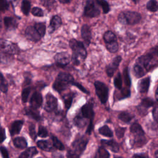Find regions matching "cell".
<instances>
[{"label":"cell","mask_w":158,"mask_h":158,"mask_svg":"<svg viewBox=\"0 0 158 158\" xmlns=\"http://www.w3.org/2000/svg\"><path fill=\"white\" fill-rule=\"evenodd\" d=\"M127 25H135L139 22L141 19V15L139 13L135 11H125L123 12Z\"/></svg>","instance_id":"cell-10"},{"label":"cell","mask_w":158,"mask_h":158,"mask_svg":"<svg viewBox=\"0 0 158 158\" xmlns=\"http://www.w3.org/2000/svg\"><path fill=\"white\" fill-rule=\"evenodd\" d=\"M31 14L36 17H43L44 15L43 10L38 7H35L31 10Z\"/></svg>","instance_id":"cell-46"},{"label":"cell","mask_w":158,"mask_h":158,"mask_svg":"<svg viewBox=\"0 0 158 158\" xmlns=\"http://www.w3.org/2000/svg\"><path fill=\"white\" fill-rule=\"evenodd\" d=\"M103 39L106 43H111L116 41V35L111 31H107L103 35Z\"/></svg>","instance_id":"cell-31"},{"label":"cell","mask_w":158,"mask_h":158,"mask_svg":"<svg viewBox=\"0 0 158 158\" xmlns=\"http://www.w3.org/2000/svg\"><path fill=\"white\" fill-rule=\"evenodd\" d=\"M57 107V99L51 93H48L46 95V102L44 106V110L48 112L54 111Z\"/></svg>","instance_id":"cell-9"},{"label":"cell","mask_w":158,"mask_h":158,"mask_svg":"<svg viewBox=\"0 0 158 158\" xmlns=\"http://www.w3.org/2000/svg\"><path fill=\"white\" fill-rule=\"evenodd\" d=\"M115 87L118 89H121L122 88V78L120 73H118L114 80Z\"/></svg>","instance_id":"cell-41"},{"label":"cell","mask_w":158,"mask_h":158,"mask_svg":"<svg viewBox=\"0 0 158 158\" xmlns=\"http://www.w3.org/2000/svg\"><path fill=\"white\" fill-rule=\"evenodd\" d=\"M67 158H79V155L75 153L74 151L70 150L67 152Z\"/></svg>","instance_id":"cell-53"},{"label":"cell","mask_w":158,"mask_h":158,"mask_svg":"<svg viewBox=\"0 0 158 158\" xmlns=\"http://www.w3.org/2000/svg\"><path fill=\"white\" fill-rule=\"evenodd\" d=\"M74 81V78L70 74L61 72L56 78L52 87L58 93H61L67 89L70 85H73Z\"/></svg>","instance_id":"cell-2"},{"label":"cell","mask_w":158,"mask_h":158,"mask_svg":"<svg viewBox=\"0 0 158 158\" xmlns=\"http://www.w3.org/2000/svg\"><path fill=\"white\" fill-rule=\"evenodd\" d=\"M9 8V4L6 1L0 0V11H4Z\"/></svg>","instance_id":"cell-50"},{"label":"cell","mask_w":158,"mask_h":158,"mask_svg":"<svg viewBox=\"0 0 158 158\" xmlns=\"http://www.w3.org/2000/svg\"><path fill=\"white\" fill-rule=\"evenodd\" d=\"M96 93L102 104H105L109 97V88L107 85L99 81H96L94 83Z\"/></svg>","instance_id":"cell-4"},{"label":"cell","mask_w":158,"mask_h":158,"mask_svg":"<svg viewBox=\"0 0 158 158\" xmlns=\"http://www.w3.org/2000/svg\"><path fill=\"white\" fill-rule=\"evenodd\" d=\"M59 1L62 4H67V3L70 2V0H59Z\"/></svg>","instance_id":"cell-58"},{"label":"cell","mask_w":158,"mask_h":158,"mask_svg":"<svg viewBox=\"0 0 158 158\" xmlns=\"http://www.w3.org/2000/svg\"><path fill=\"white\" fill-rule=\"evenodd\" d=\"M118 20L122 25H127V20L123 12H120L118 15Z\"/></svg>","instance_id":"cell-49"},{"label":"cell","mask_w":158,"mask_h":158,"mask_svg":"<svg viewBox=\"0 0 158 158\" xmlns=\"http://www.w3.org/2000/svg\"><path fill=\"white\" fill-rule=\"evenodd\" d=\"M37 146L41 149L46 151H52L54 147L48 140H40L37 142Z\"/></svg>","instance_id":"cell-24"},{"label":"cell","mask_w":158,"mask_h":158,"mask_svg":"<svg viewBox=\"0 0 158 158\" xmlns=\"http://www.w3.org/2000/svg\"><path fill=\"white\" fill-rule=\"evenodd\" d=\"M96 2L102 7L104 14H107V13H108L109 12V10H110L109 4V3L106 1H104V0H97L96 1Z\"/></svg>","instance_id":"cell-38"},{"label":"cell","mask_w":158,"mask_h":158,"mask_svg":"<svg viewBox=\"0 0 158 158\" xmlns=\"http://www.w3.org/2000/svg\"><path fill=\"white\" fill-rule=\"evenodd\" d=\"M31 91V88L30 87L25 88L23 89L22 93V100L23 102H26L28 99V96L30 95Z\"/></svg>","instance_id":"cell-43"},{"label":"cell","mask_w":158,"mask_h":158,"mask_svg":"<svg viewBox=\"0 0 158 158\" xmlns=\"http://www.w3.org/2000/svg\"><path fill=\"white\" fill-rule=\"evenodd\" d=\"M152 116L156 122L157 121V107L155 106L152 110Z\"/></svg>","instance_id":"cell-56"},{"label":"cell","mask_w":158,"mask_h":158,"mask_svg":"<svg viewBox=\"0 0 158 158\" xmlns=\"http://www.w3.org/2000/svg\"><path fill=\"white\" fill-rule=\"evenodd\" d=\"M146 9L151 12H156L158 9L157 1L155 0L149 1L146 4Z\"/></svg>","instance_id":"cell-35"},{"label":"cell","mask_w":158,"mask_h":158,"mask_svg":"<svg viewBox=\"0 0 158 158\" xmlns=\"http://www.w3.org/2000/svg\"><path fill=\"white\" fill-rule=\"evenodd\" d=\"M62 24L61 18L59 15H54L52 17L50 21L49 25V33H52L55 30H57Z\"/></svg>","instance_id":"cell-18"},{"label":"cell","mask_w":158,"mask_h":158,"mask_svg":"<svg viewBox=\"0 0 158 158\" xmlns=\"http://www.w3.org/2000/svg\"><path fill=\"white\" fill-rule=\"evenodd\" d=\"M88 139L85 136H79L72 143V148L74 149V152L77 154L83 153L86 148Z\"/></svg>","instance_id":"cell-8"},{"label":"cell","mask_w":158,"mask_h":158,"mask_svg":"<svg viewBox=\"0 0 158 158\" xmlns=\"http://www.w3.org/2000/svg\"><path fill=\"white\" fill-rule=\"evenodd\" d=\"M29 133L30 135L33 139H36V133L35 131V125L33 123H30L29 125Z\"/></svg>","instance_id":"cell-48"},{"label":"cell","mask_w":158,"mask_h":158,"mask_svg":"<svg viewBox=\"0 0 158 158\" xmlns=\"http://www.w3.org/2000/svg\"><path fill=\"white\" fill-rule=\"evenodd\" d=\"M100 14V10L93 0H88L86 2L83 15L86 17L93 18L99 16Z\"/></svg>","instance_id":"cell-5"},{"label":"cell","mask_w":158,"mask_h":158,"mask_svg":"<svg viewBox=\"0 0 158 158\" xmlns=\"http://www.w3.org/2000/svg\"><path fill=\"white\" fill-rule=\"evenodd\" d=\"M157 91H158V89H157V88H156V93H155V97H156V101H157V99H158V98H157V94H158Z\"/></svg>","instance_id":"cell-59"},{"label":"cell","mask_w":158,"mask_h":158,"mask_svg":"<svg viewBox=\"0 0 158 158\" xmlns=\"http://www.w3.org/2000/svg\"><path fill=\"white\" fill-rule=\"evenodd\" d=\"M4 22L6 28L9 30L15 29L18 25V23L16 21V20L12 17H5L4 19Z\"/></svg>","instance_id":"cell-23"},{"label":"cell","mask_w":158,"mask_h":158,"mask_svg":"<svg viewBox=\"0 0 158 158\" xmlns=\"http://www.w3.org/2000/svg\"><path fill=\"white\" fill-rule=\"evenodd\" d=\"M31 107L35 109H38L43 104V97L40 93L38 91H35L31 96L30 101Z\"/></svg>","instance_id":"cell-16"},{"label":"cell","mask_w":158,"mask_h":158,"mask_svg":"<svg viewBox=\"0 0 158 158\" xmlns=\"http://www.w3.org/2000/svg\"><path fill=\"white\" fill-rule=\"evenodd\" d=\"M0 152L2 154V158H9L8 151L5 147H4V146L0 147Z\"/></svg>","instance_id":"cell-51"},{"label":"cell","mask_w":158,"mask_h":158,"mask_svg":"<svg viewBox=\"0 0 158 158\" xmlns=\"http://www.w3.org/2000/svg\"><path fill=\"white\" fill-rule=\"evenodd\" d=\"M121 61H122V57L120 56H117L112 60L110 64H109L106 66V70L108 77H112L114 75V72L117 69Z\"/></svg>","instance_id":"cell-11"},{"label":"cell","mask_w":158,"mask_h":158,"mask_svg":"<svg viewBox=\"0 0 158 158\" xmlns=\"http://www.w3.org/2000/svg\"><path fill=\"white\" fill-rule=\"evenodd\" d=\"M101 144H102L103 147L108 148L110 151L114 152H117L119 151V146L118 144L113 139L110 140H106V139H102L101 141Z\"/></svg>","instance_id":"cell-20"},{"label":"cell","mask_w":158,"mask_h":158,"mask_svg":"<svg viewBox=\"0 0 158 158\" xmlns=\"http://www.w3.org/2000/svg\"><path fill=\"white\" fill-rule=\"evenodd\" d=\"M98 154L99 158H109V153L103 146H101L98 148Z\"/></svg>","instance_id":"cell-42"},{"label":"cell","mask_w":158,"mask_h":158,"mask_svg":"<svg viewBox=\"0 0 158 158\" xmlns=\"http://www.w3.org/2000/svg\"><path fill=\"white\" fill-rule=\"evenodd\" d=\"M133 117H134L133 115H132L131 114H130L128 112H125V111L120 112L118 115V119L126 123H129L132 120V118Z\"/></svg>","instance_id":"cell-28"},{"label":"cell","mask_w":158,"mask_h":158,"mask_svg":"<svg viewBox=\"0 0 158 158\" xmlns=\"http://www.w3.org/2000/svg\"><path fill=\"white\" fill-rule=\"evenodd\" d=\"M54 60L57 64L63 67L69 64L70 61V56L67 52H61L55 55Z\"/></svg>","instance_id":"cell-12"},{"label":"cell","mask_w":158,"mask_h":158,"mask_svg":"<svg viewBox=\"0 0 158 158\" xmlns=\"http://www.w3.org/2000/svg\"><path fill=\"white\" fill-rule=\"evenodd\" d=\"M12 55L0 52V64H7L10 63L12 61Z\"/></svg>","instance_id":"cell-34"},{"label":"cell","mask_w":158,"mask_h":158,"mask_svg":"<svg viewBox=\"0 0 158 158\" xmlns=\"http://www.w3.org/2000/svg\"><path fill=\"white\" fill-rule=\"evenodd\" d=\"M36 154H38L36 148L35 147H30L21 153L19 158H31Z\"/></svg>","instance_id":"cell-26"},{"label":"cell","mask_w":158,"mask_h":158,"mask_svg":"<svg viewBox=\"0 0 158 158\" xmlns=\"http://www.w3.org/2000/svg\"><path fill=\"white\" fill-rule=\"evenodd\" d=\"M5 139H6L5 130L2 128H0V143L3 142Z\"/></svg>","instance_id":"cell-55"},{"label":"cell","mask_w":158,"mask_h":158,"mask_svg":"<svg viewBox=\"0 0 158 158\" xmlns=\"http://www.w3.org/2000/svg\"><path fill=\"white\" fill-rule=\"evenodd\" d=\"M74 124L80 128H83L88 123V120L83 118L80 113L77 114V115L73 118Z\"/></svg>","instance_id":"cell-25"},{"label":"cell","mask_w":158,"mask_h":158,"mask_svg":"<svg viewBox=\"0 0 158 158\" xmlns=\"http://www.w3.org/2000/svg\"><path fill=\"white\" fill-rule=\"evenodd\" d=\"M150 77L141 79L138 83V89L141 93H146L150 85Z\"/></svg>","instance_id":"cell-19"},{"label":"cell","mask_w":158,"mask_h":158,"mask_svg":"<svg viewBox=\"0 0 158 158\" xmlns=\"http://www.w3.org/2000/svg\"><path fill=\"white\" fill-rule=\"evenodd\" d=\"M98 131L99 134L106 137H112L113 136L112 131L107 125H104L100 127L98 130Z\"/></svg>","instance_id":"cell-32"},{"label":"cell","mask_w":158,"mask_h":158,"mask_svg":"<svg viewBox=\"0 0 158 158\" xmlns=\"http://www.w3.org/2000/svg\"><path fill=\"white\" fill-rule=\"evenodd\" d=\"M106 48L110 52L115 53L118 49V43L117 42V41H115L111 43H106Z\"/></svg>","instance_id":"cell-37"},{"label":"cell","mask_w":158,"mask_h":158,"mask_svg":"<svg viewBox=\"0 0 158 158\" xmlns=\"http://www.w3.org/2000/svg\"><path fill=\"white\" fill-rule=\"evenodd\" d=\"M43 6H46L49 9L51 8L52 6H53V4H54L56 2V1H42Z\"/></svg>","instance_id":"cell-54"},{"label":"cell","mask_w":158,"mask_h":158,"mask_svg":"<svg viewBox=\"0 0 158 158\" xmlns=\"http://www.w3.org/2000/svg\"><path fill=\"white\" fill-rule=\"evenodd\" d=\"M31 4L28 1H23L21 5V9L22 12L25 15H28L30 10Z\"/></svg>","instance_id":"cell-39"},{"label":"cell","mask_w":158,"mask_h":158,"mask_svg":"<svg viewBox=\"0 0 158 158\" xmlns=\"http://www.w3.org/2000/svg\"><path fill=\"white\" fill-rule=\"evenodd\" d=\"M133 72L134 75L136 78H141V77H143L146 73V72L145 71V70L144 69H143L141 66H139L136 64L133 66Z\"/></svg>","instance_id":"cell-30"},{"label":"cell","mask_w":158,"mask_h":158,"mask_svg":"<svg viewBox=\"0 0 158 158\" xmlns=\"http://www.w3.org/2000/svg\"><path fill=\"white\" fill-rule=\"evenodd\" d=\"M38 136L41 138H45L48 136V131L46 128L43 126H39L38 131Z\"/></svg>","instance_id":"cell-44"},{"label":"cell","mask_w":158,"mask_h":158,"mask_svg":"<svg viewBox=\"0 0 158 158\" xmlns=\"http://www.w3.org/2000/svg\"><path fill=\"white\" fill-rule=\"evenodd\" d=\"M157 46H156L154 48L151 49L149 53L139 57L136 60V64L141 66L147 72L149 69L154 67V65L152 64V59H154V56H157Z\"/></svg>","instance_id":"cell-3"},{"label":"cell","mask_w":158,"mask_h":158,"mask_svg":"<svg viewBox=\"0 0 158 158\" xmlns=\"http://www.w3.org/2000/svg\"><path fill=\"white\" fill-rule=\"evenodd\" d=\"M157 157H158V155H157V151H156V152H155V158H157Z\"/></svg>","instance_id":"cell-60"},{"label":"cell","mask_w":158,"mask_h":158,"mask_svg":"<svg viewBox=\"0 0 158 158\" xmlns=\"http://www.w3.org/2000/svg\"><path fill=\"white\" fill-rule=\"evenodd\" d=\"M35 30L37 31L38 34L40 35L41 37H43L46 33V26L45 23L42 22L36 23L33 26Z\"/></svg>","instance_id":"cell-33"},{"label":"cell","mask_w":158,"mask_h":158,"mask_svg":"<svg viewBox=\"0 0 158 158\" xmlns=\"http://www.w3.org/2000/svg\"><path fill=\"white\" fill-rule=\"evenodd\" d=\"M15 147L20 149H24L27 146V142L23 137H17L13 141Z\"/></svg>","instance_id":"cell-29"},{"label":"cell","mask_w":158,"mask_h":158,"mask_svg":"<svg viewBox=\"0 0 158 158\" xmlns=\"http://www.w3.org/2000/svg\"><path fill=\"white\" fill-rule=\"evenodd\" d=\"M1 28V18H0V28Z\"/></svg>","instance_id":"cell-61"},{"label":"cell","mask_w":158,"mask_h":158,"mask_svg":"<svg viewBox=\"0 0 158 158\" xmlns=\"http://www.w3.org/2000/svg\"><path fill=\"white\" fill-rule=\"evenodd\" d=\"M69 46L72 50V61L73 65H78L80 64L81 60L85 59L87 56L84 44L76 39H72L69 41Z\"/></svg>","instance_id":"cell-1"},{"label":"cell","mask_w":158,"mask_h":158,"mask_svg":"<svg viewBox=\"0 0 158 158\" xmlns=\"http://www.w3.org/2000/svg\"><path fill=\"white\" fill-rule=\"evenodd\" d=\"M130 132L133 135V138H139L144 136V131L141 126L138 123H133L130 128Z\"/></svg>","instance_id":"cell-17"},{"label":"cell","mask_w":158,"mask_h":158,"mask_svg":"<svg viewBox=\"0 0 158 158\" xmlns=\"http://www.w3.org/2000/svg\"><path fill=\"white\" fill-rule=\"evenodd\" d=\"M115 135L118 138H122L123 137L125 132L126 131V128L125 127H117L115 130Z\"/></svg>","instance_id":"cell-47"},{"label":"cell","mask_w":158,"mask_h":158,"mask_svg":"<svg viewBox=\"0 0 158 158\" xmlns=\"http://www.w3.org/2000/svg\"><path fill=\"white\" fill-rule=\"evenodd\" d=\"M123 78H124V82L125 83V85L128 86H130L131 85V80L130 78L128 70L127 67L123 71Z\"/></svg>","instance_id":"cell-45"},{"label":"cell","mask_w":158,"mask_h":158,"mask_svg":"<svg viewBox=\"0 0 158 158\" xmlns=\"http://www.w3.org/2000/svg\"><path fill=\"white\" fill-rule=\"evenodd\" d=\"M7 82L3 77L2 74L0 72V89L4 93H6L7 91Z\"/></svg>","instance_id":"cell-40"},{"label":"cell","mask_w":158,"mask_h":158,"mask_svg":"<svg viewBox=\"0 0 158 158\" xmlns=\"http://www.w3.org/2000/svg\"><path fill=\"white\" fill-rule=\"evenodd\" d=\"M25 114L28 117L35 119L36 121H39L41 119V117L38 110L36 109H35L31 107H29L25 109Z\"/></svg>","instance_id":"cell-21"},{"label":"cell","mask_w":158,"mask_h":158,"mask_svg":"<svg viewBox=\"0 0 158 158\" xmlns=\"http://www.w3.org/2000/svg\"><path fill=\"white\" fill-rule=\"evenodd\" d=\"M154 104V101L150 98H145L141 100V102L138 106V110L139 112L142 114V115H146L148 111L147 109L152 106H153Z\"/></svg>","instance_id":"cell-13"},{"label":"cell","mask_w":158,"mask_h":158,"mask_svg":"<svg viewBox=\"0 0 158 158\" xmlns=\"http://www.w3.org/2000/svg\"><path fill=\"white\" fill-rule=\"evenodd\" d=\"M73 85H74V86H75L76 87H77L78 88H79L81 91H83V92H84L85 93H86L87 94H89V92L88 91H87L81 84H80V83H77V82H75V81H74V83H73Z\"/></svg>","instance_id":"cell-52"},{"label":"cell","mask_w":158,"mask_h":158,"mask_svg":"<svg viewBox=\"0 0 158 158\" xmlns=\"http://www.w3.org/2000/svg\"><path fill=\"white\" fill-rule=\"evenodd\" d=\"M25 35L28 40L33 42L40 41L41 38L33 26H28L25 30Z\"/></svg>","instance_id":"cell-14"},{"label":"cell","mask_w":158,"mask_h":158,"mask_svg":"<svg viewBox=\"0 0 158 158\" xmlns=\"http://www.w3.org/2000/svg\"><path fill=\"white\" fill-rule=\"evenodd\" d=\"M51 139L52 141V146L54 148L60 150V151H63L64 150L65 148L64 146L63 145V144L60 142V141H59L58 139V138L55 136H51Z\"/></svg>","instance_id":"cell-36"},{"label":"cell","mask_w":158,"mask_h":158,"mask_svg":"<svg viewBox=\"0 0 158 158\" xmlns=\"http://www.w3.org/2000/svg\"><path fill=\"white\" fill-rule=\"evenodd\" d=\"M80 114L83 118L89 120V123L93 124V121L94 116L93 103L88 102L83 105L81 108Z\"/></svg>","instance_id":"cell-6"},{"label":"cell","mask_w":158,"mask_h":158,"mask_svg":"<svg viewBox=\"0 0 158 158\" xmlns=\"http://www.w3.org/2000/svg\"><path fill=\"white\" fill-rule=\"evenodd\" d=\"M114 158H122V157H115Z\"/></svg>","instance_id":"cell-62"},{"label":"cell","mask_w":158,"mask_h":158,"mask_svg":"<svg viewBox=\"0 0 158 158\" xmlns=\"http://www.w3.org/2000/svg\"><path fill=\"white\" fill-rule=\"evenodd\" d=\"M74 96L75 94L73 93H69L63 96V101L65 104V107L67 109H69L71 107Z\"/></svg>","instance_id":"cell-27"},{"label":"cell","mask_w":158,"mask_h":158,"mask_svg":"<svg viewBox=\"0 0 158 158\" xmlns=\"http://www.w3.org/2000/svg\"><path fill=\"white\" fill-rule=\"evenodd\" d=\"M0 50L2 51V52L10 55L19 52V48L16 44L5 40H0Z\"/></svg>","instance_id":"cell-7"},{"label":"cell","mask_w":158,"mask_h":158,"mask_svg":"<svg viewBox=\"0 0 158 158\" xmlns=\"http://www.w3.org/2000/svg\"><path fill=\"white\" fill-rule=\"evenodd\" d=\"M23 121L22 120H15L14 121L10 126V133L11 135H17L20 133L21 128L23 126Z\"/></svg>","instance_id":"cell-22"},{"label":"cell","mask_w":158,"mask_h":158,"mask_svg":"<svg viewBox=\"0 0 158 158\" xmlns=\"http://www.w3.org/2000/svg\"><path fill=\"white\" fill-rule=\"evenodd\" d=\"M81 35L83 40H84V43L86 46H88L91 41V33L90 28L88 25L85 24L82 25L81 28Z\"/></svg>","instance_id":"cell-15"},{"label":"cell","mask_w":158,"mask_h":158,"mask_svg":"<svg viewBox=\"0 0 158 158\" xmlns=\"http://www.w3.org/2000/svg\"><path fill=\"white\" fill-rule=\"evenodd\" d=\"M133 158H149V157L146 154H136L133 155Z\"/></svg>","instance_id":"cell-57"}]
</instances>
